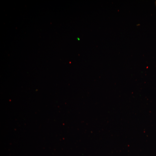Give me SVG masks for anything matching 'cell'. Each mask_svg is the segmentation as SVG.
<instances>
[{
    "mask_svg": "<svg viewBox=\"0 0 156 156\" xmlns=\"http://www.w3.org/2000/svg\"><path fill=\"white\" fill-rule=\"evenodd\" d=\"M155 5L156 6V1H155Z\"/></svg>",
    "mask_w": 156,
    "mask_h": 156,
    "instance_id": "cell-1",
    "label": "cell"
}]
</instances>
